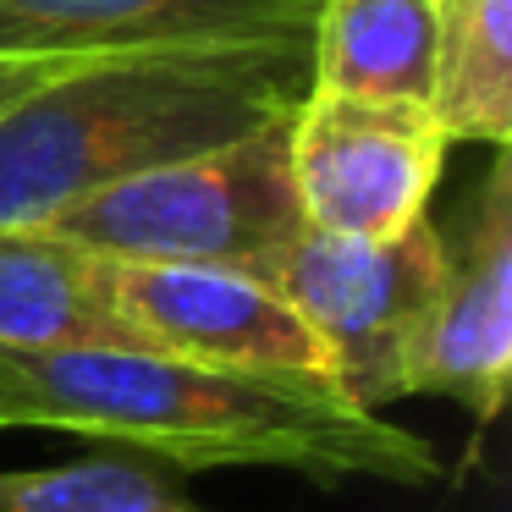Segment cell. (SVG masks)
Here are the masks:
<instances>
[{
    "label": "cell",
    "instance_id": "9c48e42d",
    "mask_svg": "<svg viewBox=\"0 0 512 512\" xmlns=\"http://www.w3.org/2000/svg\"><path fill=\"white\" fill-rule=\"evenodd\" d=\"M441 0H320L309 23V89L430 111Z\"/></svg>",
    "mask_w": 512,
    "mask_h": 512
},
{
    "label": "cell",
    "instance_id": "4fadbf2b",
    "mask_svg": "<svg viewBox=\"0 0 512 512\" xmlns=\"http://www.w3.org/2000/svg\"><path fill=\"white\" fill-rule=\"evenodd\" d=\"M78 61L89 56H0V111H12L17 100H28L34 89H45L50 78H61Z\"/></svg>",
    "mask_w": 512,
    "mask_h": 512
},
{
    "label": "cell",
    "instance_id": "ba28073f",
    "mask_svg": "<svg viewBox=\"0 0 512 512\" xmlns=\"http://www.w3.org/2000/svg\"><path fill=\"white\" fill-rule=\"evenodd\" d=\"M320 0H0V56H105L166 39L309 34Z\"/></svg>",
    "mask_w": 512,
    "mask_h": 512
},
{
    "label": "cell",
    "instance_id": "277c9868",
    "mask_svg": "<svg viewBox=\"0 0 512 512\" xmlns=\"http://www.w3.org/2000/svg\"><path fill=\"white\" fill-rule=\"evenodd\" d=\"M441 270L446 243L430 215L386 243H353L303 226V237L270 270V287L320 336L331 386L353 408L380 413L386 402L413 397Z\"/></svg>",
    "mask_w": 512,
    "mask_h": 512
},
{
    "label": "cell",
    "instance_id": "7c38bea8",
    "mask_svg": "<svg viewBox=\"0 0 512 512\" xmlns=\"http://www.w3.org/2000/svg\"><path fill=\"white\" fill-rule=\"evenodd\" d=\"M0 512H204L160 474L133 463L0 468Z\"/></svg>",
    "mask_w": 512,
    "mask_h": 512
},
{
    "label": "cell",
    "instance_id": "8992f818",
    "mask_svg": "<svg viewBox=\"0 0 512 512\" xmlns=\"http://www.w3.org/2000/svg\"><path fill=\"white\" fill-rule=\"evenodd\" d=\"M100 292L133 347L243 375L325 380V347L265 276L221 265H127L100 259Z\"/></svg>",
    "mask_w": 512,
    "mask_h": 512
},
{
    "label": "cell",
    "instance_id": "8fae6325",
    "mask_svg": "<svg viewBox=\"0 0 512 512\" xmlns=\"http://www.w3.org/2000/svg\"><path fill=\"white\" fill-rule=\"evenodd\" d=\"M430 122L446 144L512 138V0H441Z\"/></svg>",
    "mask_w": 512,
    "mask_h": 512
},
{
    "label": "cell",
    "instance_id": "7a4b0ae2",
    "mask_svg": "<svg viewBox=\"0 0 512 512\" xmlns=\"http://www.w3.org/2000/svg\"><path fill=\"white\" fill-rule=\"evenodd\" d=\"M309 94V34L105 50L0 111V232L155 166L287 127Z\"/></svg>",
    "mask_w": 512,
    "mask_h": 512
},
{
    "label": "cell",
    "instance_id": "30bf717a",
    "mask_svg": "<svg viewBox=\"0 0 512 512\" xmlns=\"http://www.w3.org/2000/svg\"><path fill=\"white\" fill-rule=\"evenodd\" d=\"M133 347L100 292V259L50 232H0V353Z\"/></svg>",
    "mask_w": 512,
    "mask_h": 512
},
{
    "label": "cell",
    "instance_id": "52a82bcc",
    "mask_svg": "<svg viewBox=\"0 0 512 512\" xmlns=\"http://www.w3.org/2000/svg\"><path fill=\"white\" fill-rule=\"evenodd\" d=\"M441 298L430 314V336L419 353L413 397H452L479 424H490L507 402L512 380V166L496 149L474 204L463 215V237H446Z\"/></svg>",
    "mask_w": 512,
    "mask_h": 512
},
{
    "label": "cell",
    "instance_id": "5bb4252c",
    "mask_svg": "<svg viewBox=\"0 0 512 512\" xmlns=\"http://www.w3.org/2000/svg\"><path fill=\"white\" fill-rule=\"evenodd\" d=\"M0 430H17V408H12V397H6V386H0Z\"/></svg>",
    "mask_w": 512,
    "mask_h": 512
},
{
    "label": "cell",
    "instance_id": "6da1fadb",
    "mask_svg": "<svg viewBox=\"0 0 512 512\" xmlns=\"http://www.w3.org/2000/svg\"><path fill=\"white\" fill-rule=\"evenodd\" d=\"M17 430H67L177 468H281L314 485H430L435 446L303 375L182 364L144 347L0 353Z\"/></svg>",
    "mask_w": 512,
    "mask_h": 512
},
{
    "label": "cell",
    "instance_id": "3957f363",
    "mask_svg": "<svg viewBox=\"0 0 512 512\" xmlns=\"http://www.w3.org/2000/svg\"><path fill=\"white\" fill-rule=\"evenodd\" d=\"M39 232L127 265H221L265 276L303 237L287 171V127L155 166L61 210Z\"/></svg>",
    "mask_w": 512,
    "mask_h": 512
},
{
    "label": "cell",
    "instance_id": "5b68a950",
    "mask_svg": "<svg viewBox=\"0 0 512 512\" xmlns=\"http://www.w3.org/2000/svg\"><path fill=\"white\" fill-rule=\"evenodd\" d=\"M446 138L430 111L309 89L287 122V171L309 232L386 243L430 215Z\"/></svg>",
    "mask_w": 512,
    "mask_h": 512
}]
</instances>
